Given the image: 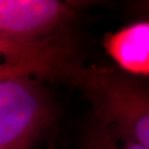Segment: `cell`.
I'll list each match as a JSON object with an SVG mask.
<instances>
[{
    "label": "cell",
    "instance_id": "cell-1",
    "mask_svg": "<svg viewBox=\"0 0 149 149\" xmlns=\"http://www.w3.org/2000/svg\"><path fill=\"white\" fill-rule=\"evenodd\" d=\"M74 18L72 7L59 0H1L0 76L70 83L82 66Z\"/></svg>",
    "mask_w": 149,
    "mask_h": 149
},
{
    "label": "cell",
    "instance_id": "cell-2",
    "mask_svg": "<svg viewBox=\"0 0 149 149\" xmlns=\"http://www.w3.org/2000/svg\"><path fill=\"white\" fill-rule=\"evenodd\" d=\"M70 84L90 103L94 119L128 134L149 148V87L109 66L82 65Z\"/></svg>",
    "mask_w": 149,
    "mask_h": 149
},
{
    "label": "cell",
    "instance_id": "cell-3",
    "mask_svg": "<svg viewBox=\"0 0 149 149\" xmlns=\"http://www.w3.org/2000/svg\"><path fill=\"white\" fill-rule=\"evenodd\" d=\"M54 115L53 101L40 81L0 76V149H31Z\"/></svg>",
    "mask_w": 149,
    "mask_h": 149
},
{
    "label": "cell",
    "instance_id": "cell-4",
    "mask_svg": "<svg viewBox=\"0 0 149 149\" xmlns=\"http://www.w3.org/2000/svg\"><path fill=\"white\" fill-rule=\"evenodd\" d=\"M104 47L123 72L149 76V20L134 22L108 34Z\"/></svg>",
    "mask_w": 149,
    "mask_h": 149
},
{
    "label": "cell",
    "instance_id": "cell-5",
    "mask_svg": "<svg viewBox=\"0 0 149 149\" xmlns=\"http://www.w3.org/2000/svg\"><path fill=\"white\" fill-rule=\"evenodd\" d=\"M85 149H149L117 128L93 119L85 135Z\"/></svg>",
    "mask_w": 149,
    "mask_h": 149
},
{
    "label": "cell",
    "instance_id": "cell-6",
    "mask_svg": "<svg viewBox=\"0 0 149 149\" xmlns=\"http://www.w3.org/2000/svg\"><path fill=\"white\" fill-rule=\"evenodd\" d=\"M134 8L136 12H138L139 15L144 16L149 20V0H144V1H138L134 5Z\"/></svg>",
    "mask_w": 149,
    "mask_h": 149
}]
</instances>
